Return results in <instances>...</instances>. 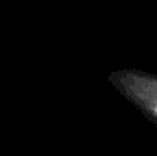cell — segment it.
<instances>
[{
    "mask_svg": "<svg viewBox=\"0 0 157 156\" xmlns=\"http://www.w3.org/2000/svg\"><path fill=\"white\" fill-rule=\"evenodd\" d=\"M108 81L125 100L157 124V75L137 69H121L113 70Z\"/></svg>",
    "mask_w": 157,
    "mask_h": 156,
    "instance_id": "obj_1",
    "label": "cell"
}]
</instances>
